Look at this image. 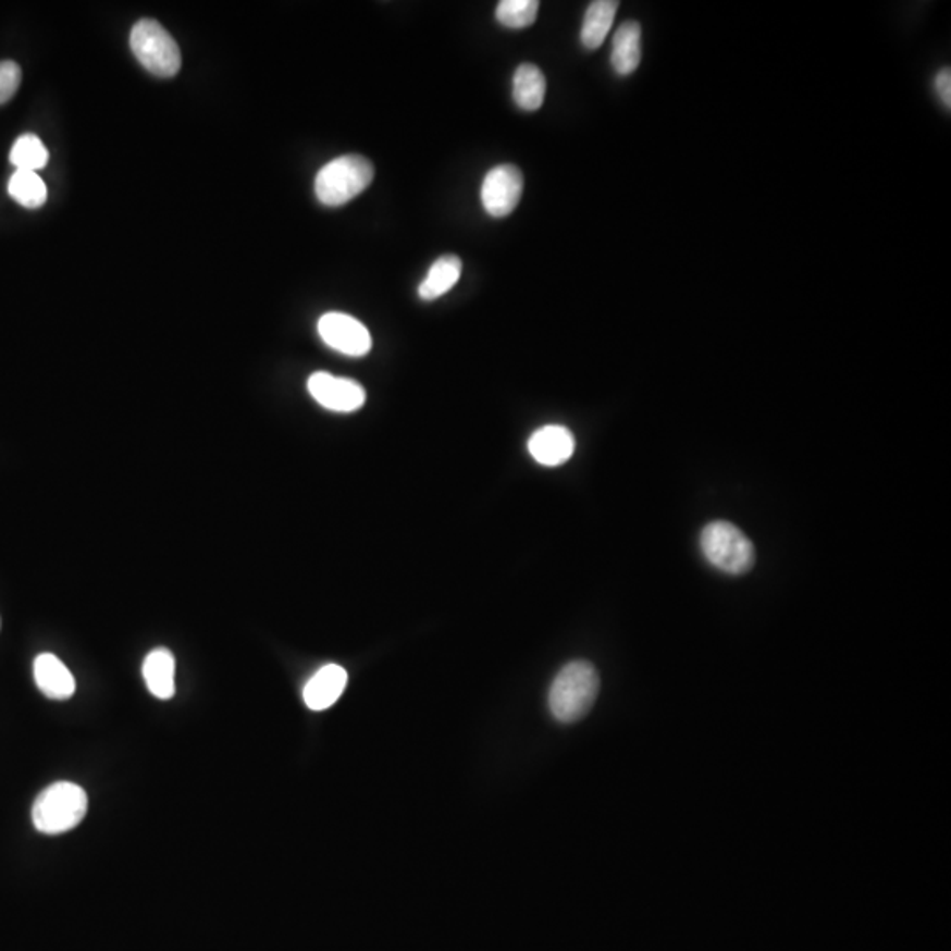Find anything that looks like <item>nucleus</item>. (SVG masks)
Listing matches in <instances>:
<instances>
[{"mask_svg":"<svg viewBox=\"0 0 951 951\" xmlns=\"http://www.w3.org/2000/svg\"><path fill=\"white\" fill-rule=\"evenodd\" d=\"M600 675L589 660H571L557 674L548 693L552 716L564 725L585 717L596 703Z\"/></svg>","mask_w":951,"mask_h":951,"instance_id":"nucleus-1","label":"nucleus"},{"mask_svg":"<svg viewBox=\"0 0 951 951\" xmlns=\"http://www.w3.org/2000/svg\"><path fill=\"white\" fill-rule=\"evenodd\" d=\"M87 808V793L82 786L55 782L42 790L34 802V827L47 836H61L84 822Z\"/></svg>","mask_w":951,"mask_h":951,"instance_id":"nucleus-2","label":"nucleus"},{"mask_svg":"<svg viewBox=\"0 0 951 951\" xmlns=\"http://www.w3.org/2000/svg\"><path fill=\"white\" fill-rule=\"evenodd\" d=\"M374 181V166L363 156H342L319 170L316 196L326 207H342Z\"/></svg>","mask_w":951,"mask_h":951,"instance_id":"nucleus-3","label":"nucleus"},{"mask_svg":"<svg viewBox=\"0 0 951 951\" xmlns=\"http://www.w3.org/2000/svg\"><path fill=\"white\" fill-rule=\"evenodd\" d=\"M700 545L714 568L733 577L749 573L756 560L753 541L739 527L725 520L708 523L702 531Z\"/></svg>","mask_w":951,"mask_h":951,"instance_id":"nucleus-4","label":"nucleus"},{"mask_svg":"<svg viewBox=\"0 0 951 951\" xmlns=\"http://www.w3.org/2000/svg\"><path fill=\"white\" fill-rule=\"evenodd\" d=\"M131 50L148 73L171 78L181 71V48L156 20H139L131 30Z\"/></svg>","mask_w":951,"mask_h":951,"instance_id":"nucleus-5","label":"nucleus"},{"mask_svg":"<svg viewBox=\"0 0 951 951\" xmlns=\"http://www.w3.org/2000/svg\"><path fill=\"white\" fill-rule=\"evenodd\" d=\"M523 175L512 164H501L486 173L481 185V201L492 218H508L522 198Z\"/></svg>","mask_w":951,"mask_h":951,"instance_id":"nucleus-6","label":"nucleus"},{"mask_svg":"<svg viewBox=\"0 0 951 951\" xmlns=\"http://www.w3.org/2000/svg\"><path fill=\"white\" fill-rule=\"evenodd\" d=\"M318 332L326 346L351 358L366 356L372 347L366 324L342 312H329L319 319Z\"/></svg>","mask_w":951,"mask_h":951,"instance_id":"nucleus-7","label":"nucleus"},{"mask_svg":"<svg viewBox=\"0 0 951 951\" xmlns=\"http://www.w3.org/2000/svg\"><path fill=\"white\" fill-rule=\"evenodd\" d=\"M310 395L319 406L335 412H353L363 407L366 388L353 379L337 378L329 372H316L307 383Z\"/></svg>","mask_w":951,"mask_h":951,"instance_id":"nucleus-8","label":"nucleus"},{"mask_svg":"<svg viewBox=\"0 0 951 951\" xmlns=\"http://www.w3.org/2000/svg\"><path fill=\"white\" fill-rule=\"evenodd\" d=\"M527 448L541 466H560L573 457L575 437L566 427L546 425L531 435Z\"/></svg>","mask_w":951,"mask_h":951,"instance_id":"nucleus-9","label":"nucleus"},{"mask_svg":"<svg viewBox=\"0 0 951 951\" xmlns=\"http://www.w3.org/2000/svg\"><path fill=\"white\" fill-rule=\"evenodd\" d=\"M34 680L45 696L55 702L70 700L76 689L70 668L53 654H41L34 660Z\"/></svg>","mask_w":951,"mask_h":951,"instance_id":"nucleus-10","label":"nucleus"},{"mask_svg":"<svg viewBox=\"0 0 951 951\" xmlns=\"http://www.w3.org/2000/svg\"><path fill=\"white\" fill-rule=\"evenodd\" d=\"M347 686V671L338 665H326L316 671L304 689V700L310 711H326L337 703Z\"/></svg>","mask_w":951,"mask_h":951,"instance_id":"nucleus-11","label":"nucleus"},{"mask_svg":"<svg viewBox=\"0 0 951 951\" xmlns=\"http://www.w3.org/2000/svg\"><path fill=\"white\" fill-rule=\"evenodd\" d=\"M642 61V27L638 22H623L614 36L612 67L619 76H629Z\"/></svg>","mask_w":951,"mask_h":951,"instance_id":"nucleus-12","label":"nucleus"},{"mask_svg":"<svg viewBox=\"0 0 951 951\" xmlns=\"http://www.w3.org/2000/svg\"><path fill=\"white\" fill-rule=\"evenodd\" d=\"M144 679L148 691L159 700L175 696V657L168 649L159 646L145 657Z\"/></svg>","mask_w":951,"mask_h":951,"instance_id":"nucleus-13","label":"nucleus"},{"mask_svg":"<svg viewBox=\"0 0 951 951\" xmlns=\"http://www.w3.org/2000/svg\"><path fill=\"white\" fill-rule=\"evenodd\" d=\"M546 96V78L534 64L518 65L512 76V99L518 108L536 111L543 107Z\"/></svg>","mask_w":951,"mask_h":951,"instance_id":"nucleus-14","label":"nucleus"},{"mask_svg":"<svg viewBox=\"0 0 951 951\" xmlns=\"http://www.w3.org/2000/svg\"><path fill=\"white\" fill-rule=\"evenodd\" d=\"M617 10H619V2L615 0H596L586 8L582 33H580V41L586 50H597L605 42L614 25Z\"/></svg>","mask_w":951,"mask_h":951,"instance_id":"nucleus-15","label":"nucleus"},{"mask_svg":"<svg viewBox=\"0 0 951 951\" xmlns=\"http://www.w3.org/2000/svg\"><path fill=\"white\" fill-rule=\"evenodd\" d=\"M462 261L458 256L446 255L430 267L427 277L418 287L421 300H437L452 289L462 275Z\"/></svg>","mask_w":951,"mask_h":951,"instance_id":"nucleus-16","label":"nucleus"},{"mask_svg":"<svg viewBox=\"0 0 951 951\" xmlns=\"http://www.w3.org/2000/svg\"><path fill=\"white\" fill-rule=\"evenodd\" d=\"M8 193L25 208L42 207L48 198L47 185L34 171H14L8 184Z\"/></svg>","mask_w":951,"mask_h":951,"instance_id":"nucleus-17","label":"nucleus"},{"mask_svg":"<svg viewBox=\"0 0 951 951\" xmlns=\"http://www.w3.org/2000/svg\"><path fill=\"white\" fill-rule=\"evenodd\" d=\"M48 150L36 135L20 136L11 148L10 161L16 170L34 171L47 166Z\"/></svg>","mask_w":951,"mask_h":951,"instance_id":"nucleus-18","label":"nucleus"},{"mask_svg":"<svg viewBox=\"0 0 951 951\" xmlns=\"http://www.w3.org/2000/svg\"><path fill=\"white\" fill-rule=\"evenodd\" d=\"M538 10H540L538 0H503L497 4L495 18L504 27H531L536 22Z\"/></svg>","mask_w":951,"mask_h":951,"instance_id":"nucleus-19","label":"nucleus"},{"mask_svg":"<svg viewBox=\"0 0 951 951\" xmlns=\"http://www.w3.org/2000/svg\"><path fill=\"white\" fill-rule=\"evenodd\" d=\"M22 84V70L13 61L0 62V104L10 101Z\"/></svg>","mask_w":951,"mask_h":951,"instance_id":"nucleus-20","label":"nucleus"},{"mask_svg":"<svg viewBox=\"0 0 951 951\" xmlns=\"http://www.w3.org/2000/svg\"><path fill=\"white\" fill-rule=\"evenodd\" d=\"M936 92H938L939 99H941L942 104L947 108L948 111L951 110V71L950 67H944V70L939 71L938 76H936Z\"/></svg>","mask_w":951,"mask_h":951,"instance_id":"nucleus-21","label":"nucleus"}]
</instances>
